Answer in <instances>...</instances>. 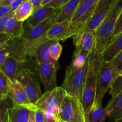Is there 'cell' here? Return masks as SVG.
<instances>
[{"mask_svg":"<svg viewBox=\"0 0 122 122\" xmlns=\"http://www.w3.org/2000/svg\"><path fill=\"white\" fill-rule=\"evenodd\" d=\"M122 33V8L120 11V13L118 16L117 19L116 21V24L115 29H114V33H113L112 39L115 38L119 34Z\"/></svg>","mask_w":122,"mask_h":122,"instance_id":"cell-29","label":"cell"},{"mask_svg":"<svg viewBox=\"0 0 122 122\" xmlns=\"http://www.w3.org/2000/svg\"><path fill=\"white\" fill-rule=\"evenodd\" d=\"M57 122H61V120L59 119V118H58V119H57Z\"/></svg>","mask_w":122,"mask_h":122,"instance_id":"cell-43","label":"cell"},{"mask_svg":"<svg viewBox=\"0 0 122 122\" xmlns=\"http://www.w3.org/2000/svg\"><path fill=\"white\" fill-rule=\"evenodd\" d=\"M11 11L10 6L0 5V17L7 15Z\"/></svg>","mask_w":122,"mask_h":122,"instance_id":"cell-36","label":"cell"},{"mask_svg":"<svg viewBox=\"0 0 122 122\" xmlns=\"http://www.w3.org/2000/svg\"><path fill=\"white\" fill-rule=\"evenodd\" d=\"M57 10L49 7H42L39 9L34 11L32 15L30 17L26 22L29 24L30 27L33 28L39 24L41 23L44 21L51 16Z\"/></svg>","mask_w":122,"mask_h":122,"instance_id":"cell-21","label":"cell"},{"mask_svg":"<svg viewBox=\"0 0 122 122\" xmlns=\"http://www.w3.org/2000/svg\"><path fill=\"white\" fill-rule=\"evenodd\" d=\"M55 41L48 40L38 46L28 57L29 59L34 62L35 64L41 62L55 61L51 58L49 52L50 45Z\"/></svg>","mask_w":122,"mask_h":122,"instance_id":"cell-18","label":"cell"},{"mask_svg":"<svg viewBox=\"0 0 122 122\" xmlns=\"http://www.w3.org/2000/svg\"><path fill=\"white\" fill-rule=\"evenodd\" d=\"M57 119L51 114H45V122H57Z\"/></svg>","mask_w":122,"mask_h":122,"instance_id":"cell-39","label":"cell"},{"mask_svg":"<svg viewBox=\"0 0 122 122\" xmlns=\"http://www.w3.org/2000/svg\"><path fill=\"white\" fill-rule=\"evenodd\" d=\"M63 51V47L58 41H54L49 48V52L51 58L55 61H58Z\"/></svg>","mask_w":122,"mask_h":122,"instance_id":"cell-28","label":"cell"},{"mask_svg":"<svg viewBox=\"0 0 122 122\" xmlns=\"http://www.w3.org/2000/svg\"><path fill=\"white\" fill-rule=\"evenodd\" d=\"M108 117L106 108L102 104L94 102L91 110L87 122H105Z\"/></svg>","mask_w":122,"mask_h":122,"instance_id":"cell-24","label":"cell"},{"mask_svg":"<svg viewBox=\"0 0 122 122\" xmlns=\"http://www.w3.org/2000/svg\"><path fill=\"white\" fill-rule=\"evenodd\" d=\"M73 44L75 51L71 64L76 66H82L95 49V32L85 31L77 33L73 36Z\"/></svg>","mask_w":122,"mask_h":122,"instance_id":"cell-5","label":"cell"},{"mask_svg":"<svg viewBox=\"0 0 122 122\" xmlns=\"http://www.w3.org/2000/svg\"><path fill=\"white\" fill-rule=\"evenodd\" d=\"M33 8L30 0H25L20 5V7L15 11L14 17L18 21L24 22L28 20L29 18L32 15Z\"/></svg>","mask_w":122,"mask_h":122,"instance_id":"cell-25","label":"cell"},{"mask_svg":"<svg viewBox=\"0 0 122 122\" xmlns=\"http://www.w3.org/2000/svg\"><path fill=\"white\" fill-rule=\"evenodd\" d=\"M51 0H43L42 3V7H45V6H47L51 2Z\"/></svg>","mask_w":122,"mask_h":122,"instance_id":"cell-42","label":"cell"},{"mask_svg":"<svg viewBox=\"0 0 122 122\" xmlns=\"http://www.w3.org/2000/svg\"><path fill=\"white\" fill-rule=\"evenodd\" d=\"M106 111L113 122H122V91L108 102Z\"/></svg>","mask_w":122,"mask_h":122,"instance_id":"cell-17","label":"cell"},{"mask_svg":"<svg viewBox=\"0 0 122 122\" xmlns=\"http://www.w3.org/2000/svg\"><path fill=\"white\" fill-rule=\"evenodd\" d=\"M4 49L8 51L10 57L21 61L28 60L26 41L23 36L12 38L5 44H0V50Z\"/></svg>","mask_w":122,"mask_h":122,"instance_id":"cell-14","label":"cell"},{"mask_svg":"<svg viewBox=\"0 0 122 122\" xmlns=\"http://www.w3.org/2000/svg\"><path fill=\"white\" fill-rule=\"evenodd\" d=\"M81 0H69L63 6L56 19V23H61L69 20L71 21Z\"/></svg>","mask_w":122,"mask_h":122,"instance_id":"cell-22","label":"cell"},{"mask_svg":"<svg viewBox=\"0 0 122 122\" xmlns=\"http://www.w3.org/2000/svg\"><path fill=\"white\" fill-rule=\"evenodd\" d=\"M37 70L45 92L50 91L57 86V74L60 68L58 61L41 62L36 63Z\"/></svg>","mask_w":122,"mask_h":122,"instance_id":"cell-12","label":"cell"},{"mask_svg":"<svg viewBox=\"0 0 122 122\" xmlns=\"http://www.w3.org/2000/svg\"><path fill=\"white\" fill-rule=\"evenodd\" d=\"M39 77L38 72L27 69L21 71L17 79L24 88L31 103L33 105H35L43 95Z\"/></svg>","mask_w":122,"mask_h":122,"instance_id":"cell-10","label":"cell"},{"mask_svg":"<svg viewBox=\"0 0 122 122\" xmlns=\"http://www.w3.org/2000/svg\"><path fill=\"white\" fill-rule=\"evenodd\" d=\"M27 69L38 72L36 64L29 58L27 61H21L11 57H9L0 68V70L3 71L12 82L17 81L20 73Z\"/></svg>","mask_w":122,"mask_h":122,"instance_id":"cell-13","label":"cell"},{"mask_svg":"<svg viewBox=\"0 0 122 122\" xmlns=\"http://www.w3.org/2000/svg\"><path fill=\"white\" fill-rule=\"evenodd\" d=\"M90 57L91 55L82 66H76L70 64L67 67L64 82L61 85L67 94L76 98L81 102Z\"/></svg>","mask_w":122,"mask_h":122,"instance_id":"cell-1","label":"cell"},{"mask_svg":"<svg viewBox=\"0 0 122 122\" xmlns=\"http://www.w3.org/2000/svg\"><path fill=\"white\" fill-rule=\"evenodd\" d=\"M35 107L25 106H13L7 108L10 122H28L31 112Z\"/></svg>","mask_w":122,"mask_h":122,"instance_id":"cell-19","label":"cell"},{"mask_svg":"<svg viewBox=\"0 0 122 122\" xmlns=\"http://www.w3.org/2000/svg\"><path fill=\"white\" fill-rule=\"evenodd\" d=\"M122 8V0H119L103 22L95 31V50L102 54L108 43L112 40L115 29L117 19Z\"/></svg>","mask_w":122,"mask_h":122,"instance_id":"cell-4","label":"cell"},{"mask_svg":"<svg viewBox=\"0 0 122 122\" xmlns=\"http://www.w3.org/2000/svg\"><path fill=\"white\" fill-rule=\"evenodd\" d=\"M119 71L111 62L102 60L101 54L98 52L97 73V93L95 102L102 104L103 98L107 91L110 89L113 82Z\"/></svg>","mask_w":122,"mask_h":122,"instance_id":"cell-3","label":"cell"},{"mask_svg":"<svg viewBox=\"0 0 122 122\" xmlns=\"http://www.w3.org/2000/svg\"><path fill=\"white\" fill-rule=\"evenodd\" d=\"M2 32L8 34L12 38L23 36L25 33L23 22L18 21L14 17L8 21Z\"/></svg>","mask_w":122,"mask_h":122,"instance_id":"cell-23","label":"cell"},{"mask_svg":"<svg viewBox=\"0 0 122 122\" xmlns=\"http://www.w3.org/2000/svg\"><path fill=\"white\" fill-rule=\"evenodd\" d=\"M66 94L64 88L57 86L52 91L45 92L35 106L42 110L45 114H51L58 119L62 102Z\"/></svg>","mask_w":122,"mask_h":122,"instance_id":"cell-6","label":"cell"},{"mask_svg":"<svg viewBox=\"0 0 122 122\" xmlns=\"http://www.w3.org/2000/svg\"><path fill=\"white\" fill-rule=\"evenodd\" d=\"M13 82L2 71L0 70V100L1 102L8 97V91Z\"/></svg>","mask_w":122,"mask_h":122,"instance_id":"cell-26","label":"cell"},{"mask_svg":"<svg viewBox=\"0 0 122 122\" xmlns=\"http://www.w3.org/2000/svg\"><path fill=\"white\" fill-rule=\"evenodd\" d=\"M58 117L63 122H86L82 102L68 94L62 102Z\"/></svg>","mask_w":122,"mask_h":122,"instance_id":"cell-8","label":"cell"},{"mask_svg":"<svg viewBox=\"0 0 122 122\" xmlns=\"http://www.w3.org/2000/svg\"><path fill=\"white\" fill-rule=\"evenodd\" d=\"M100 0H81L70 21V33L71 36L82 31L91 17Z\"/></svg>","mask_w":122,"mask_h":122,"instance_id":"cell-7","label":"cell"},{"mask_svg":"<svg viewBox=\"0 0 122 122\" xmlns=\"http://www.w3.org/2000/svg\"><path fill=\"white\" fill-rule=\"evenodd\" d=\"M69 0H51V2L46 7H51L54 10H59L63 7Z\"/></svg>","mask_w":122,"mask_h":122,"instance_id":"cell-32","label":"cell"},{"mask_svg":"<svg viewBox=\"0 0 122 122\" xmlns=\"http://www.w3.org/2000/svg\"><path fill=\"white\" fill-rule=\"evenodd\" d=\"M111 63L119 72L122 70V50L112 60Z\"/></svg>","mask_w":122,"mask_h":122,"instance_id":"cell-30","label":"cell"},{"mask_svg":"<svg viewBox=\"0 0 122 122\" xmlns=\"http://www.w3.org/2000/svg\"><path fill=\"white\" fill-rule=\"evenodd\" d=\"M23 1L24 0H13V2L10 5V8L12 11H15Z\"/></svg>","mask_w":122,"mask_h":122,"instance_id":"cell-37","label":"cell"},{"mask_svg":"<svg viewBox=\"0 0 122 122\" xmlns=\"http://www.w3.org/2000/svg\"></svg>","mask_w":122,"mask_h":122,"instance_id":"cell-44","label":"cell"},{"mask_svg":"<svg viewBox=\"0 0 122 122\" xmlns=\"http://www.w3.org/2000/svg\"><path fill=\"white\" fill-rule=\"evenodd\" d=\"M70 21H63L61 23H56L46 33V37L49 40L55 41H64L70 38Z\"/></svg>","mask_w":122,"mask_h":122,"instance_id":"cell-16","label":"cell"},{"mask_svg":"<svg viewBox=\"0 0 122 122\" xmlns=\"http://www.w3.org/2000/svg\"><path fill=\"white\" fill-rule=\"evenodd\" d=\"M35 122H45V112L42 110L36 107L35 109Z\"/></svg>","mask_w":122,"mask_h":122,"instance_id":"cell-33","label":"cell"},{"mask_svg":"<svg viewBox=\"0 0 122 122\" xmlns=\"http://www.w3.org/2000/svg\"><path fill=\"white\" fill-rule=\"evenodd\" d=\"M30 1L33 6V11L42 7V3L43 0H30Z\"/></svg>","mask_w":122,"mask_h":122,"instance_id":"cell-38","label":"cell"},{"mask_svg":"<svg viewBox=\"0 0 122 122\" xmlns=\"http://www.w3.org/2000/svg\"><path fill=\"white\" fill-rule=\"evenodd\" d=\"M122 50V33L112 39L101 54L104 61L111 62Z\"/></svg>","mask_w":122,"mask_h":122,"instance_id":"cell-20","label":"cell"},{"mask_svg":"<svg viewBox=\"0 0 122 122\" xmlns=\"http://www.w3.org/2000/svg\"><path fill=\"white\" fill-rule=\"evenodd\" d=\"M60 10L61 9L56 10V11L46 20L33 28L30 27L29 24L26 22L24 25L25 33L23 37L37 45H40L48 41L49 39L46 37V33L56 23V19Z\"/></svg>","mask_w":122,"mask_h":122,"instance_id":"cell-9","label":"cell"},{"mask_svg":"<svg viewBox=\"0 0 122 122\" xmlns=\"http://www.w3.org/2000/svg\"><path fill=\"white\" fill-rule=\"evenodd\" d=\"M8 97L11 100L13 106L32 107L34 106L31 103L26 91L17 81L12 83L8 91Z\"/></svg>","mask_w":122,"mask_h":122,"instance_id":"cell-15","label":"cell"},{"mask_svg":"<svg viewBox=\"0 0 122 122\" xmlns=\"http://www.w3.org/2000/svg\"><path fill=\"white\" fill-rule=\"evenodd\" d=\"M36 106L34 109H33L31 112L29 120L28 122H35V109H36Z\"/></svg>","mask_w":122,"mask_h":122,"instance_id":"cell-41","label":"cell"},{"mask_svg":"<svg viewBox=\"0 0 122 122\" xmlns=\"http://www.w3.org/2000/svg\"><path fill=\"white\" fill-rule=\"evenodd\" d=\"M15 11H11L7 15L0 17V32H2L5 26L11 19L14 17Z\"/></svg>","mask_w":122,"mask_h":122,"instance_id":"cell-31","label":"cell"},{"mask_svg":"<svg viewBox=\"0 0 122 122\" xmlns=\"http://www.w3.org/2000/svg\"><path fill=\"white\" fill-rule=\"evenodd\" d=\"M98 52L94 50L91 54L88 72L82 93V104L85 113L86 122L94 104L97 93V73Z\"/></svg>","mask_w":122,"mask_h":122,"instance_id":"cell-2","label":"cell"},{"mask_svg":"<svg viewBox=\"0 0 122 122\" xmlns=\"http://www.w3.org/2000/svg\"><path fill=\"white\" fill-rule=\"evenodd\" d=\"M13 0H1L0 1V5L10 6L11 4L13 2Z\"/></svg>","mask_w":122,"mask_h":122,"instance_id":"cell-40","label":"cell"},{"mask_svg":"<svg viewBox=\"0 0 122 122\" xmlns=\"http://www.w3.org/2000/svg\"><path fill=\"white\" fill-rule=\"evenodd\" d=\"M12 37L5 32H0V44H5L8 42Z\"/></svg>","mask_w":122,"mask_h":122,"instance_id":"cell-35","label":"cell"},{"mask_svg":"<svg viewBox=\"0 0 122 122\" xmlns=\"http://www.w3.org/2000/svg\"><path fill=\"white\" fill-rule=\"evenodd\" d=\"M122 91V70L119 72L116 78L113 82L110 89L109 91V94L112 95V98L116 97L118 94Z\"/></svg>","mask_w":122,"mask_h":122,"instance_id":"cell-27","label":"cell"},{"mask_svg":"<svg viewBox=\"0 0 122 122\" xmlns=\"http://www.w3.org/2000/svg\"><path fill=\"white\" fill-rule=\"evenodd\" d=\"M10 57L9 53L6 50H0V68L2 67L5 61Z\"/></svg>","mask_w":122,"mask_h":122,"instance_id":"cell-34","label":"cell"},{"mask_svg":"<svg viewBox=\"0 0 122 122\" xmlns=\"http://www.w3.org/2000/svg\"><path fill=\"white\" fill-rule=\"evenodd\" d=\"M119 0H100L91 17L81 32L92 31L95 32L98 27L111 13Z\"/></svg>","mask_w":122,"mask_h":122,"instance_id":"cell-11","label":"cell"}]
</instances>
